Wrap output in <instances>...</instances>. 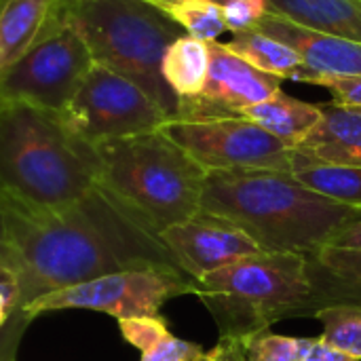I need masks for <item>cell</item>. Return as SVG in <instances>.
<instances>
[{
	"label": "cell",
	"mask_w": 361,
	"mask_h": 361,
	"mask_svg": "<svg viewBox=\"0 0 361 361\" xmlns=\"http://www.w3.org/2000/svg\"><path fill=\"white\" fill-rule=\"evenodd\" d=\"M4 250L0 264L19 281L17 319L34 300L102 275L173 264L161 237L146 231L99 184L59 207H27L0 195Z\"/></svg>",
	"instance_id": "obj_1"
},
{
	"label": "cell",
	"mask_w": 361,
	"mask_h": 361,
	"mask_svg": "<svg viewBox=\"0 0 361 361\" xmlns=\"http://www.w3.org/2000/svg\"><path fill=\"white\" fill-rule=\"evenodd\" d=\"M201 212L216 214L250 235L262 252L315 256L361 209L336 203L300 184L290 171H209Z\"/></svg>",
	"instance_id": "obj_2"
},
{
	"label": "cell",
	"mask_w": 361,
	"mask_h": 361,
	"mask_svg": "<svg viewBox=\"0 0 361 361\" xmlns=\"http://www.w3.org/2000/svg\"><path fill=\"white\" fill-rule=\"evenodd\" d=\"M99 182L97 148L61 114L0 99V195L27 207H59Z\"/></svg>",
	"instance_id": "obj_3"
},
{
	"label": "cell",
	"mask_w": 361,
	"mask_h": 361,
	"mask_svg": "<svg viewBox=\"0 0 361 361\" xmlns=\"http://www.w3.org/2000/svg\"><path fill=\"white\" fill-rule=\"evenodd\" d=\"M95 148L97 184L152 235L161 237L201 212L207 171L161 129Z\"/></svg>",
	"instance_id": "obj_4"
},
{
	"label": "cell",
	"mask_w": 361,
	"mask_h": 361,
	"mask_svg": "<svg viewBox=\"0 0 361 361\" xmlns=\"http://www.w3.org/2000/svg\"><path fill=\"white\" fill-rule=\"evenodd\" d=\"M212 313L220 341L247 343L273 324L315 315L309 256L260 252L201 281L195 294Z\"/></svg>",
	"instance_id": "obj_5"
},
{
	"label": "cell",
	"mask_w": 361,
	"mask_h": 361,
	"mask_svg": "<svg viewBox=\"0 0 361 361\" xmlns=\"http://www.w3.org/2000/svg\"><path fill=\"white\" fill-rule=\"evenodd\" d=\"M68 23L85 40L93 61L142 87L169 116L178 97L167 87L161 66L167 47L184 30L146 0H80L66 11Z\"/></svg>",
	"instance_id": "obj_6"
},
{
	"label": "cell",
	"mask_w": 361,
	"mask_h": 361,
	"mask_svg": "<svg viewBox=\"0 0 361 361\" xmlns=\"http://www.w3.org/2000/svg\"><path fill=\"white\" fill-rule=\"evenodd\" d=\"M188 294H195V279L173 264H157L102 275L91 281L51 292L27 305L23 313L11 322L25 326L38 315L68 309L106 313L118 322L133 317H159L165 302Z\"/></svg>",
	"instance_id": "obj_7"
},
{
	"label": "cell",
	"mask_w": 361,
	"mask_h": 361,
	"mask_svg": "<svg viewBox=\"0 0 361 361\" xmlns=\"http://www.w3.org/2000/svg\"><path fill=\"white\" fill-rule=\"evenodd\" d=\"M59 114L91 146L159 131L169 121L142 87L97 63Z\"/></svg>",
	"instance_id": "obj_8"
},
{
	"label": "cell",
	"mask_w": 361,
	"mask_h": 361,
	"mask_svg": "<svg viewBox=\"0 0 361 361\" xmlns=\"http://www.w3.org/2000/svg\"><path fill=\"white\" fill-rule=\"evenodd\" d=\"M161 131L209 171H290L294 148L245 116L167 121Z\"/></svg>",
	"instance_id": "obj_9"
},
{
	"label": "cell",
	"mask_w": 361,
	"mask_h": 361,
	"mask_svg": "<svg viewBox=\"0 0 361 361\" xmlns=\"http://www.w3.org/2000/svg\"><path fill=\"white\" fill-rule=\"evenodd\" d=\"M93 66L85 40L66 19L0 78V99L59 114Z\"/></svg>",
	"instance_id": "obj_10"
},
{
	"label": "cell",
	"mask_w": 361,
	"mask_h": 361,
	"mask_svg": "<svg viewBox=\"0 0 361 361\" xmlns=\"http://www.w3.org/2000/svg\"><path fill=\"white\" fill-rule=\"evenodd\" d=\"M209 74L201 95L178 99L176 118L203 121L239 116L241 110L260 104L281 91L283 78L267 74L235 55L224 42H209Z\"/></svg>",
	"instance_id": "obj_11"
},
{
	"label": "cell",
	"mask_w": 361,
	"mask_h": 361,
	"mask_svg": "<svg viewBox=\"0 0 361 361\" xmlns=\"http://www.w3.org/2000/svg\"><path fill=\"white\" fill-rule=\"evenodd\" d=\"M161 241L176 267L195 281L262 252L239 226L209 212L163 231Z\"/></svg>",
	"instance_id": "obj_12"
},
{
	"label": "cell",
	"mask_w": 361,
	"mask_h": 361,
	"mask_svg": "<svg viewBox=\"0 0 361 361\" xmlns=\"http://www.w3.org/2000/svg\"><path fill=\"white\" fill-rule=\"evenodd\" d=\"M254 30L286 42L300 55L302 70L294 76V80H300L307 74L361 76V42L296 25L269 11L254 25Z\"/></svg>",
	"instance_id": "obj_13"
},
{
	"label": "cell",
	"mask_w": 361,
	"mask_h": 361,
	"mask_svg": "<svg viewBox=\"0 0 361 361\" xmlns=\"http://www.w3.org/2000/svg\"><path fill=\"white\" fill-rule=\"evenodd\" d=\"M61 23V0H0V78Z\"/></svg>",
	"instance_id": "obj_14"
},
{
	"label": "cell",
	"mask_w": 361,
	"mask_h": 361,
	"mask_svg": "<svg viewBox=\"0 0 361 361\" xmlns=\"http://www.w3.org/2000/svg\"><path fill=\"white\" fill-rule=\"evenodd\" d=\"M319 125L294 148L298 154L336 165L361 167V110L338 104H319Z\"/></svg>",
	"instance_id": "obj_15"
},
{
	"label": "cell",
	"mask_w": 361,
	"mask_h": 361,
	"mask_svg": "<svg viewBox=\"0 0 361 361\" xmlns=\"http://www.w3.org/2000/svg\"><path fill=\"white\" fill-rule=\"evenodd\" d=\"M267 11L296 25L361 42V0H267Z\"/></svg>",
	"instance_id": "obj_16"
},
{
	"label": "cell",
	"mask_w": 361,
	"mask_h": 361,
	"mask_svg": "<svg viewBox=\"0 0 361 361\" xmlns=\"http://www.w3.org/2000/svg\"><path fill=\"white\" fill-rule=\"evenodd\" d=\"M309 275L315 290V313L328 305H361V252L324 247L309 256Z\"/></svg>",
	"instance_id": "obj_17"
},
{
	"label": "cell",
	"mask_w": 361,
	"mask_h": 361,
	"mask_svg": "<svg viewBox=\"0 0 361 361\" xmlns=\"http://www.w3.org/2000/svg\"><path fill=\"white\" fill-rule=\"evenodd\" d=\"M239 116L250 118L252 123L260 125L271 135L296 148L319 125L322 108L319 104L296 99L281 89L273 97L241 110Z\"/></svg>",
	"instance_id": "obj_18"
},
{
	"label": "cell",
	"mask_w": 361,
	"mask_h": 361,
	"mask_svg": "<svg viewBox=\"0 0 361 361\" xmlns=\"http://www.w3.org/2000/svg\"><path fill=\"white\" fill-rule=\"evenodd\" d=\"M209 42L192 36L176 38L163 55V78L178 99L197 97L203 93L209 74Z\"/></svg>",
	"instance_id": "obj_19"
},
{
	"label": "cell",
	"mask_w": 361,
	"mask_h": 361,
	"mask_svg": "<svg viewBox=\"0 0 361 361\" xmlns=\"http://www.w3.org/2000/svg\"><path fill=\"white\" fill-rule=\"evenodd\" d=\"M292 176L322 197L361 209V167L311 161L294 150Z\"/></svg>",
	"instance_id": "obj_20"
},
{
	"label": "cell",
	"mask_w": 361,
	"mask_h": 361,
	"mask_svg": "<svg viewBox=\"0 0 361 361\" xmlns=\"http://www.w3.org/2000/svg\"><path fill=\"white\" fill-rule=\"evenodd\" d=\"M224 44L235 55L243 57L258 70L279 76L283 80L286 78L294 80V76L302 70V59L292 47H288L286 42H281L273 36H267L254 27L233 34V38Z\"/></svg>",
	"instance_id": "obj_21"
},
{
	"label": "cell",
	"mask_w": 361,
	"mask_h": 361,
	"mask_svg": "<svg viewBox=\"0 0 361 361\" xmlns=\"http://www.w3.org/2000/svg\"><path fill=\"white\" fill-rule=\"evenodd\" d=\"M313 319L322 324V341L361 361V305L338 302L319 309Z\"/></svg>",
	"instance_id": "obj_22"
},
{
	"label": "cell",
	"mask_w": 361,
	"mask_h": 361,
	"mask_svg": "<svg viewBox=\"0 0 361 361\" xmlns=\"http://www.w3.org/2000/svg\"><path fill=\"white\" fill-rule=\"evenodd\" d=\"M161 11L167 13L186 36L203 42H216L218 36L226 32L222 4L214 0H180Z\"/></svg>",
	"instance_id": "obj_23"
},
{
	"label": "cell",
	"mask_w": 361,
	"mask_h": 361,
	"mask_svg": "<svg viewBox=\"0 0 361 361\" xmlns=\"http://www.w3.org/2000/svg\"><path fill=\"white\" fill-rule=\"evenodd\" d=\"M315 343L317 336L298 338L267 330L243 345V361H305Z\"/></svg>",
	"instance_id": "obj_24"
},
{
	"label": "cell",
	"mask_w": 361,
	"mask_h": 361,
	"mask_svg": "<svg viewBox=\"0 0 361 361\" xmlns=\"http://www.w3.org/2000/svg\"><path fill=\"white\" fill-rule=\"evenodd\" d=\"M207 355L209 351H205L201 345L182 341L167 332L159 343L142 353L140 361H205Z\"/></svg>",
	"instance_id": "obj_25"
},
{
	"label": "cell",
	"mask_w": 361,
	"mask_h": 361,
	"mask_svg": "<svg viewBox=\"0 0 361 361\" xmlns=\"http://www.w3.org/2000/svg\"><path fill=\"white\" fill-rule=\"evenodd\" d=\"M123 338L140 349V353L148 351L154 343H159L167 332V322L159 317H133V319H121L118 322Z\"/></svg>",
	"instance_id": "obj_26"
},
{
	"label": "cell",
	"mask_w": 361,
	"mask_h": 361,
	"mask_svg": "<svg viewBox=\"0 0 361 361\" xmlns=\"http://www.w3.org/2000/svg\"><path fill=\"white\" fill-rule=\"evenodd\" d=\"M298 82L319 85L328 89L334 97V104L361 110V76H324V74H307Z\"/></svg>",
	"instance_id": "obj_27"
},
{
	"label": "cell",
	"mask_w": 361,
	"mask_h": 361,
	"mask_svg": "<svg viewBox=\"0 0 361 361\" xmlns=\"http://www.w3.org/2000/svg\"><path fill=\"white\" fill-rule=\"evenodd\" d=\"M226 30L237 34L252 30L267 13V0H228L222 4Z\"/></svg>",
	"instance_id": "obj_28"
},
{
	"label": "cell",
	"mask_w": 361,
	"mask_h": 361,
	"mask_svg": "<svg viewBox=\"0 0 361 361\" xmlns=\"http://www.w3.org/2000/svg\"><path fill=\"white\" fill-rule=\"evenodd\" d=\"M19 305V281L15 273L0 264V330L13 319Z\"/></svg>",
	"instance_id": "obj_29"
},
{
	"label": "cell",
	"mask_w": 361,
	"mask_h": 361,
	"mask_svg": "<svg viewBox=\"0 0 361 361\" xmlns=\"http://www.w3.org/2000/svg\"><path fill=\"white\" fill-rule=\"evenodd\" d=\"M328 247L347 250V252H361V218L349 222L347 226H343L332 237V241L328 243Z\"/></svg>",
	"instance_id": "obj_30"
},
{
	"label": "cell",
	"mask_w": 361,
	"mask_h": 361,
	"mask_svg": "<svg viewBox=\"0 0 361 361\" xmlns=\"http://www.w3.org/2000/svg\"><path fill=\"white\" fill-rule=\"evenodd\" d=\"M305 361H360L343 351H338L336 347L328 345L326 341H322V336H317V343L313 345V349L309 351V355Z\"/></svg>",
	"instance_id": "obj_31"
},
{
	"label": "cell",
	"mask_w": 361,
	"mask_h": 361,
	"mask_svg": "<svg viewBox=\"0 0 361 361\" xmlns=\"http://www.w3.org/2000/svg\"><path fill=\"white\" fill-rule=\"evenodd\" d=\"M209 361H243V343L218 341V345L209 351Z\"/></svg>",
	"instance_id": "obj_32"
},
{
	"label": "cell",
	"mask_w": 361,
	"mask_h": 361,
	"mask_svg": "<svg viewBox=\"0 0 361 361\" xmlns=\"http://www.w3.org/2000/svg\"><path fill=\"white\" fill-rule=\"evenodd\" d=\"M21 330L23 328L15 326L13 322H8L0 330V361H13V351L17 347V338H19Z\"/></svg>",
	"instance_id": "obj_33"
},
{
	"label": "cell",
	"mask_w": 361,
	"mask_h": 361,
	"mask_svg": "<svg viewBox=\"0 0 361 361\" xmlns=\"http://www.w3.org/2000/svg\"><path fill=\"white\" fill-rule=\"evenodd\" d=\"M146 2H150V4H154V6H159V8H165V6L176 4V2H180V0H146ZM214 2H218V4H226L228 0H214Z\"/></svg>",
	"instance_id": "obj_34"
},
{
	"label": "cell",
	"mask_w": 361,
	"mask_h": 361,
	"mask_svg": "<svg viewBox=\"0 0 361 361\" xmlns=\"http://www.w3.org/2000/svg\"><path fill=\"white\" fill-rule=\"evenodd\" d=\"M4 212H2V203H0V256H2V250H4Z\"/></svg>",
	"instance_id": "obj_35"
},
{
	"label": "cell",
	"mask_w": 361,
	"mask_h": 361,
	"mask_svg": "<svg viewBox=\"0 0 361 361\" xmlns=\"http://www.w3.org/2000/svg\"><path fill=\"white\" fill-rule=\"evenodd\" d=\"M61 2L66 4V11H68V8H70L72 4H76V2H80V0H61Z\"/></svg>",
	"instance_id": "obj_36"
},
{
	"label": "cell",
	"mask_w": 361,
	"mask_h": 361,
	"mask_svg": "<svg viewBox=\"0 0 361 361\" xmlns=\"http://www.w3.org/2000/svg\"><path fill=\"white\" fill-rule=\"evenodd\" d=\"M205 361H209V355H207V360H205Z\"/></svg>",
	"instance_id": "obj_37"
}]
</instances>
